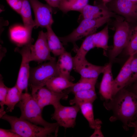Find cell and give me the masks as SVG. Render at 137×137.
Listing matches in <instances>:
<instances>
[{"instance_id": "22", "label": "cell", "mask_w": 137, "mask_h": 137, "mask_svg": "<svg viewBox=\"0 0 137 137\" xmlns=\"http://www.w3.org/2000/svg\"><path fill=\"white\" fill-rule=\"evenodd\" d=\"M92 104L91 102H87L78 106L82 114L88 121L90 128L95 129L101 127V122L99 119H94Z\"/></svg>"}, {"instance_id": "31", "label": "cell", "mask_w": 137, "mask_h": 137, "mask_svg": "<svg viewBox=\"0 0 137 137\" xmlns=\"http://www.w3.org/2000/svg\"><path fill=\"white\" fill-rule=\"evenodd\" d=\"M131 74L127 86H130L137 80V54L134 55L130 63Z\"/></svg>"}, {"instance_id": "8", "label": "cell", "mask_w": 137, "mask_h": 137, "mask_svg": "<svg viewBox=\"0 0 137 137\" xmlns=\"http://www.w3.org/2000/svg\"><path fill=\"white\" fill-rule=\"evenodd\" d=\"M113 37V47L110 52V57L114 59L127 47L131 33L128 24L125 21L118 20Z\"/></svg>"}, {"instance_id": "27", "label": "cell", "mask_w": 137, "mask_h": 137, "mask_svg": "<svg viewBox=\"0 0 137 137\" xmlns=\"http://www.w3.org/2000/svg\"><path fill=\"white\" fill-rule=\"evenodd\" d=\"M98 78H87L81 77L79 81L72 87L66 89L69 93L95 88Z\"/></svg>"}, {"instance_id": "20", "label": "cell", "mask_w": 137, "mask_h": 137, "mask_svg": "<svg viewBox=\"0 0 137 137\" xmlns=\"http://www.w3.org/2000/svg\"><path fill=\"white\" fill-rule=\"evenodd\" d=\"M74 84L67 78L59 75L49 80L45 86L54 92L59 93L72 87Z\"/></svg>"}, {"instance_id": "35", "label": "cell", "mask_w": 137, "mask_h": 137, "mask_svg": "<svg viewBox=\"0 0 137 137\" xmlns=\"http://www.w3.org/2000/svg\"><path fill=\"white\" fill-rule=\"evenodd\" d=\"M101 127H99L95 129L94 133L91 135V137H104L101 130Z\"/></svg>"}, {"instance_id": "13", "label": "cell", "mask_w": 137, "mask_h": 137, "mask_svg": "<svg viewBox=\"0 0 137 137\" xmlns=\"http://www.w3.org/2000/svg\"><path fill=\"white\" fill-rule=\"evenodd\" d=\"M32 31L24 25H14L10 29V40L18 47L32 44L33 40L31 37Z\"/></svg>"}, {"instance_id": "32", "label": "cell", "mask_w": 137, "mask_h": 137, "mask_svg": "<svg viewBox=\"0 0 137 137\" xmlns=\"http://www.w3.org/2000/svg\"><path fill=\"white\" fill-rule=\"evenodd\" d=\"M10 7L20 14L22 5V0H6Z\"/></svg>"}, {"instance_id": "1", "label": "cell", "mask_w": 137, "mask_h": 137, "mask_svg": "<svg viewBox=\"0 0 137 137\" xmlns=\"http://www.w3.org/2000/svg\"><path fill=\"white\" fill-rule=\"evenodd\" d=\"M104 105L107 110L113 112V115L109 119L110 121L119 120L122 123L124 129L128 130V126L133 121L137 113V95L124 88L111 99L106 101Z\"/></svg>"}, {"instance_id": "12", "label": "cell", "mask_w": 137, "mask_h": 137, "mask_svg": "<svg viewBox=\"0 0 137 137\" xmlns=\"http://www.w3.org/2000/svg\"><path fill=\"white\" fill-rule=\"evenodd\" d=\"M106 5L127 20L137 19V2L130 0H112Z\"/></svg>"}, {"instance_id": "38", "label": "cell", "mask_w": 137, "mask_h": 137, "mask_svg": "<svg viewBox=\"0 0 137 137\" xmlns=\"http://www.w3.org/2000/svg\"><path fill=\"white\" fill-rule=\"evenodd\" d=\"M112 0H102L103 3L105 5L106 4L111 1Z\"/></svg>"}, {"instance_id": "36", "label": "cell", "mask_w": 137, "mask_h": 137, "mask_svg": "<svg viewBox=\"0 0 137 137\" xmlns=\"http://www.w3.org/2000/svg\"><path fill=\"white\" fill-rule=\"evenodd\" d=\"M131 87V90L130 91L137 95V80L133 82Z\"/></svg>"}, {"instance_id": "15", "label": "cell", "mask_w": 137, "mask_h": 137, "mask_svg": "<svg viewBox=\"0 0 137 137\" xmlns=\"http://www.w3.org/2000/svg\"><path fill=\"white\" fill-rule=\"evenodd\" d=\"M133 56H129L118 75L114 80L112 87V97L120 90L127 86L131 76L130 63Z\"/></svg>"}, {"instance_id": "28", "label": "cell", "mask_w": 137, "mask_h": 137, "mask_svg": "<svg viewBox=\"0 0 137 137\" xmlns=\"http://www.w3.org/2000/svg\"><path fill=\"white\" fill-rule=\"evenodd\" d=\"M109 31L108 25L102 30L93 35V40L95 47L107 50L108 48Z\"/></svg>"}, {"instance_id": "24", "label": "cell", "mask_w": 137, "mask_h": 137, "mask_svg": "<svg viewBox=\"0 0 137 137\" xmlns=\"http://www.w3.org/2000/svg\"><path fill=\"white\" fill-rule=\"evenodd\" d=\"M89 0H61L58 8L64 13L71 11L81 12Z\"/></svg>"}, {"instance_id": "18", "label": "cell", "mask_w": 137, "mask_h": 137, "mask_svg": "<svg viewBox=\"0 0 137 137\" xmlns=\"http://www.w3.org/2000/svg\"><path fill=\"white\" fill-rule=\"evenodd\" d=\"M57 65L59 75L65 77L71 81L73 80L70 73L73 69L74 64L73 57L70 52L65 51L59 56L57 61Z\"/></svg>"}, {"instance_id": "29", "label": "cell", "mask_w": 137, "mask_h": 137, "mask_svg": "<svg viewBox=\"0 0 137 137\" xmlns=\"http://www.w3.org/2000/svg\"><path fill=\"white\" fill-rule=\"evenodd\" d=\"M4 84L3 77L0 75V117L1 118L6 112L4 111V106L5 105L6 97L9 89Z\"/></svg>"}, {"instance_id": "40", "label": "cell", "mask_w": 137, "mask_h": 137, "mask_svg": "<svg viewBox=\"0 0 137 137\" xmlns=\"http://www.w3.org/2000/svg\"><path fill=\"white\" fill-rule=\"evenodd\" d=\"M133 30L135 31H137V26L134 28Z\"/></svg>"}, {"instance_id": "17", "label": "cell", "mask_w": 137, "mask_h": 137, "mask_svg": "<svg viewBox=\"0 0 137 137\" xmlns=\"http://www.w3.org/2000/svg\"><path fill=\"white\" fill-rule=\"evenodd\" d=\"M104 68L105 66L93 64L88 62L86 59L74 67L73 69L78 73L81 77L98 78L100 74L103 73Z\"/></svg>"}, {"instance_id": "41", "label": "cell", "mask_w": 137, "mask_h": 137, "mask_svg": "<svg viewBox=\"0 0 137 137\" xmlns=\"http://www.w3.org/2000/svg\"><path fill=\"white\" fill-rule=\"evenodd\" d=\"M130 0L133 2H137V0Z\"/></svg>"}, {"instance_id": "19", "label": "cell", "mask_w": 137, "mask_h": 137, "mask_svg": "<svg viewBox=\"0 0 137 137\" xmlns=\"http://www.w3.org/2000/svg\"><path fill=\"white\" fill-rule=\"evenodd\" d=\"M46 29L47 41L50 52L54 56L59 57L66 51L63 44L53 30L52 27Z\"/></svg>"}, {"instance_id": "4", "label": "cell", "mask_w": 137, "mask_h": 137, "mask_svg": "<svg viewBox=\"0 0 137 137\" xmlns=\"http://www.w3.org/2000/svg\"><path fill=\"white\" fill-rule=\"evenodd\" d=\"M111 18L107 17L95 19H83L78 26L71 33L65 36L59 37L63 45L72 43L74 51L78 49L76 42L82 38L94 33L98 28L107 22Z\"/></svg>"}, {"instance_id": "21", "label": "cell", "mask_w": 137, "mask_h": 137, "mask_svg": "<svg viewBox=\"0 0 137 137\" xmlns=\"http://www.w3.org/2000/svg\"><path fill=\"white\" fill-rule=\"evenodd\" d=\"M94 33L86 37L76 52V55L73 57V68L85 59V56L87 53L91 49L95 47L93 40Z\"/></svg>"}, {"instance_id": "34", "label": "cell", "mask_w": 137, "mask_h": 137, "mask_svg": "<svg viewBox=\"0 0 137 137\" xmlns=\"http://www.w3.org/2000/svg\"><path fill=\"white\" fill-rule=\"evenodd\" d=\"M48 4L53 8L58 7L61 0H44Z\"/></svg>"}, {"instance_id": "2", "label": "cell", "mask_w": 137, "mask_h": 137, "mask_svg": "<svg viewBox=\"0 0 137 137\" xmlns=\"http://www.w3.org/2000/svg\"><path fill=\"white\" fill-rule=\"evenodd\" d=\"M10 124L11 129L21 137L56 136L59 126L47 127L38 126L28 121L6 114L1 118Z\"/></svg>"}, {"instance_id": "16", "label": "cell", "mask_w": 137, "mask_h": 137, "mask_svg": "<svg viewBox=\"0 0 137 137\" xmlns=\"http://www.w3.org/2000/svg\"><path fill=\"white\" fill-rule=\"evenodd\" d=\"M111 63L105 65L103 75L100 83L99 92L106 101L112 97V87L114 79L112 72Z\"/></svg>"}, {"instance_id": "26", "label": "cell", "mask_w": 137, "mask_h": 137, "mask_svg": "<svg viewBox=\"0 0 137 137\" xmlns=\"http://www.w3.org/2000/svg\"><path fill=\"white\" fill-rule=\"evenodd\" d=\"M22 93L15 85L9 88L5 100V105L7 106L6 112L12 111L20 100Z\"/></svg>"}, {"instance_id": "11", "label": "cell", "mask_w": 137, "mask_h": 137, "mask_svg": "<svg viewBox=\"0 0 137 137\" xmlns=\"http://www.w3.org/2000/svg\"><path fill=\"white\" fill-rule=\"evenodd\" d=\"M28 0L34 13L35 27L47 29L52 27L54 22L52 16L53 8L39 0Z\"/></svg>"}, {"instance_id": "9", "label": "cell", "mask_w": 137, "mask_h": 137, "mask_svg": "<svg viewBox=\"0 0 137 137\" xmlns=\"http://www.w3.org/2000/svg\"><path fill=\"white\" fill-rule=\"evenodd\" d=\"M54 107V111L52 118L56 120L59 126L65 128L74 127L77 115L80 110L78 105L66 106L60 103Z\"/></svg>"}, {"instance_id": "10", "label": "cell", "mask_w": 137, "mask_h": 137, "mask_svg": "<svg viewBox=\"0 0 137 137\" xmlns=\"http://www.w3.org/2000/svg\"><path fill=\"white\" fill-rule=\"evenodd\" d=\"M30 61L38 63L53 60L56 58L52 57L48 44L46 32L41 30L39 32L37 39L34 44L30 46Z\"/></svg>"}, {"instance_id": "30", "label": "cell", "mask_w": 137, "mask_h": 137, "mask_svg": "<svg viewBox=\"0 0 137 137\" xmlns=\"http://www.w3.org/2000/svg\"><path fill=\"white\" fill-rule=\"evenodd\" d=\"M125 49L127 55L130 56L137 54V31L131 32L129 41Z\"/></svg>"}, {"instance_id": "25", "label": "cell", "mask_w": 137, "mask_h": 137, "mask_svg": "<svg viewBox=\"0 0 137 137\" xmlns=\"http://www.w3.org/2000/svg\"><path fill=\"white\" fill-rule=\"evenodd\" d=\"M22 5L20 14L22 17L24 26L32 31L35 27L34 21L33 20L31 6L28 0H22Z\"/></svg>"}, {"instance_id": "37", "label": "cell", "mask_w": 137, "mask_h": 137, "mask_svg": "<svg viewBox=\"0 0 137 137\" xmlns=\"http://www.w3.org/2000/svg\"><path fill=\"white\" fill-rule=\"evenodd\" d=\"M135 120V121H133L130 123L129 127H133L134 128L137 129V120L136 119Z\"/></svg>"}, {"instance_id": "6", "label": "cell", "mask_w": 137, "mask_h": 137, "mask_svg": "<svg viewBox=\"0 0 137 137\" xmlns=\"http://www.w3.org/2000/svg\"><path fill=\"white\" fill-rule=\"evenodd\" d=\"M31 89L32 96L42 109L47 106H57L60 103L61 99L67 98L69 93L66 90L61 93L56 92L45 86Z\"/></svg>"}, {"instance_id": "7", "label": "cell", "mask_w": 137, "mask_h": 137, "mask_svg": "<svg viewBox=\"0 0 137 137\" xmlns=\"http://www.w3.org/2000/svg\"><path fill=\"white\" fill-rule=\"evenodd\" d=\"M31 44L24 46L21 49L18 47L15 50L22 56L21 65L15 85L21 93L24 91L28 92L30 68L29 66V63L31 62L30 46Z\"/></svg>"}, {"instance_id": "33", "label": "cell", "mask_w": 137, "mask_h": 137, "mask_svg": "<svg viewBox=\"0 0 137 137\" xmlns=\"http://www.w3.org/2000/svg\"><path fill=\"white\" fill-rule=\"evenodd\" d=\"M0 137H21L19 135L13 131L0 128Z\"/></svg>"}, {"instance_id": "14", "label": "cell", "mask_w": 137, "mask_h": 137, "mask_svg": "<svg viewBox=\"0 0 137 137\" xmlns=\"http://www.w3.org/2000/svg\"><path fill=\"white\" fill-rule=\"evenodd\" d=\"M80 13L83 19H95L107 17L111 18L115 16L102 2L94 5L88 4Z\"/></svg>"}, {"instance_id": "5", "label": "cell", "mask_w": 137, "mask_h": 137, "mask_svg": "<svg viewBox=\"0 0 137 137\" xmlns=\"http://www.w3.org/2000/svg\"><path fill=\"white\" fill-rule=\"evenodd\" d=\"M59 75L56 58L30 68L29 85L30 88L45 86L49 80Z\"/></svg>"}, {"instance_id": "23", "label": "cell", "mask_w": 137, "mask_h": 137, "mask_svg": "<svg viewBox=\"0 0 137 137\" xmlns=\"http://www.w3.org/2000/svg\"><path fill=\"white\" fill-rule=\"evenodd\" d=\"M74 94V98L70 101L71 105H78L84 103H93L97 97L95 88L78 91Z\"/></svg>"}, {"instance_id": "39", "label": "cell", "mask_w": 137, "mask_h": 137, "mask_svg": "<svg viewBox=\"0 0 137 137\" xmlns=\"http://www.w3.org/2000/svg\"><path fill=\"white\" fill-rule=\"evenodd\" d=\"M137 118V113L134 116V118H133V121L134 120L136 119Z\"/></svg>"}, {"instance_id": "3", "label": "cell", "mask_w": 137, "mask_h": 137, "mask_svg": "<svg viewBox=\"0 0 137 137\" xmlns=\"http://www.w3.org/2000/svg\"><path fill=\"white\" fill-rule=\"evenodd\" d=\"M21 112V119L29 121L43 127H50L59 126L57 122L51 123L44 119L42 116L43 109L40 107L31 94L22 93L21 99L16 105Z\"/></svg>"}]
</instances>
